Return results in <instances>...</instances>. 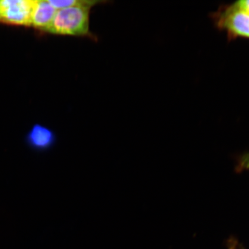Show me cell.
<instances>
[{
	"label": "cell",
	"mask_w": 249,
	"mask_h": 249,
	"mask_svg": "<svg viewBox=\"0 0 249 249\" xmlns=\"http://www.w3.org/2000/svg\"><path fill=\"white\" fill-rule=\"evenodd\" d=\"M209 18L215 29L225 34L227 41L249 40V14L233 7L230 4L220 5Z\"/></svg>",
	"instance_id": "1"
},
{
	"label": "cell",
	"mask_w": 249,
	"mask_h": 249,
	"mask_svg": "<svg viewBox=\"0 0 249 249\" xmlns=\"http://www.w3.org/2000/svg\"><path fill=\"white\" fill-rule=\"evenodd\" d=\"M91 8L78 6L57 10L46 32L57 35L89 36Z\"/></svg>",
	"instance_id": "2"
},
{
	"label": "cell",
	"mask_w": 249,
	"mask_h": 249,
	"mask_svg": "<svg viewBox=\"0 0 249 249\" xmlns=\"http://www.w3.org/2000/svg\"><path fill=\"white\" fill-rule=\"evenodd\" d=\"M35 1L0 0V22L17 26H31Z\"/></svg>",
	"instance_id": "3"
},
{
	"label": "cell",
	"mask_w": 249,
	"mask_h": 249,
	"mask_svg": "<svg viewBox=\"0 0 249 249\" xmlns=\"http://www.w3.org/2000/svg\"><path fill=\"white\" fill-rule=\"evenodd\" d=\"M58 136L54 130L40 124H34L24 136V144L37 153H46L55 148Z\"/></svg>",
	"instance_id": "4"
},
{
	"label": "cell",
	"mask_w": 249,
	"mask_h": 249,
	"mask_svg": "<svg viewBox=\"0 0 249 249\" xmlns=\"http://www.w3.org/2000/svg\"><path fill=\"white\" fill-rule=\"evenodd\" d=\"M57 11L48 1H36L31 26L46 31L51 25Z\"/></svg>",
	"instance_id": "5"
},
{
	"label": "cell",
	"mask_w": 249,
	"mask_h": 249,
	"mask_svg": "<svg viewBox=\"0 0 249 249\" xmlns=\"http://www.w3.org/2000/svg\"><path fill=\"white\" fill-rule=\"evenodd\" d=\"M53 7L57 10H60L61 9L78 7V6H83V7H88L91 8L93 5H95L98 3H102L101 1H90V0H49L48 1Z\"/></svg>",
	"instance_id": "6"
},
{
	"label": "cell",
	"mask_w": 249,
	"mask_h": 249,
	"mask_svg": "<svg viewBox=\"0 0 249 249\" xmlns=\"http://www.w3.org/2000/svg\"><path fill=\"white\" fill-rule=\"evenodd\" d=\"M235 171L237 173H241L243 171H249V152H245L244 153L235 156Z\"/></svg>",
	"instance_id": "7"
},
{
	"label": "cell",
	"mask_w": 249,
	"mask_h": 249,
	"mask_svg": "<svg viewBox=\"0 0 249 249\" xmlns=\"http://www.w3.org/2000/svg\"><path fill=\"white\" fill-rule=\"evenodd\" d=\"M233 7L249 14V0H238L230 3Z\"/></svg>",
	"instance_id": "8"
},
{
	"label": "cell",
	"mask_w": 249,
	"mask_h": 249,
	"mask_svg": "<svg viewBox=\"0 0 249 249\" xmlns=\"http://www.w3.org/2000/svg\"><path fill=\"white\" fill-rule=\"evenodd\" d=\"M239 242L234 237H230L227 242V249H239Z\"/></svg>",
	"instance_id": "9"
},
{
	"label": "cell",
	"mask_w": 249,
	"mask_h": 249,
	"mask_svg": "<svg viewBox=\"0 0 249 249\" xmlns=\"http://www.w3.org/2000/svg\"><path fill=\"white\" fill-rule=\"evenodd\" d=\"M239 249H245L244 247H243V246L240 244V245H239Z\"/></svg>",
	"instance_id": "10"
}]
</instances>
